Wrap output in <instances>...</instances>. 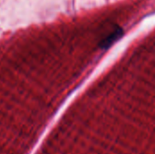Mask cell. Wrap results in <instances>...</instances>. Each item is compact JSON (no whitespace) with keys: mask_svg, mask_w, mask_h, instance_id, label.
Returning a JSON list of instances; mask_svg holds the SVG:
<instances>
[]
</instances>
